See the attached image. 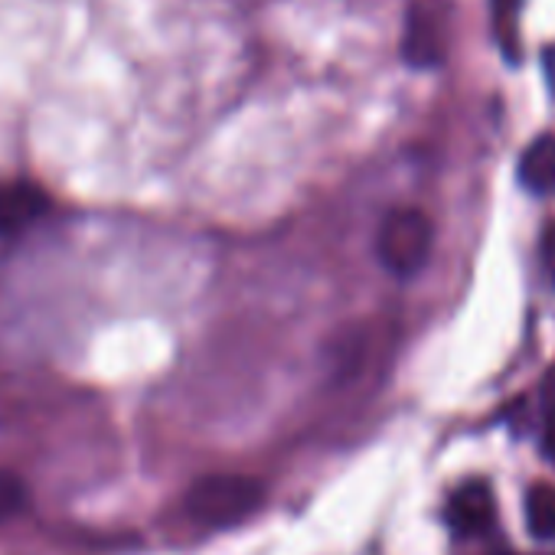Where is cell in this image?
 <instances>
[{"label":"cell","instance_id":"1","mask_svg":"<svg viewBox=\"0 0 555 555\" xmlns=\"http://www.w3.org/2000/svg\"><path fill=\"white\" fill-rule=\"evenodd\" d=\"M264 503V487L248 474H203L183 493L186 516L203 529H232L255 516Z\"/></svg>","mask_w":555,"mask_h":555},{"label":"cell","instance_id":"2","mask_svg":"<svg viewBox=\"0 0 555 555\" xmlns=\"http://www.w3.org/2000/svg\"><path fill=\"white\" fill-rule=\"evenodd\" d=\"M435 248V225L425 209L399 206L389 209L376 229V258L396 278H412L425 268Z\"/></svg>","mask_w":555,"mask_h":555},{"label":"cell","instance_id":"3","mask_svg":"<svg viewBox=\"0 0 555 555\" xmlns=\"http://www.w3.org/2000/svg\"><path fill=\"white\" fill-rule=\"evenodd\" d=\"M448 8H451V0H415V4L409 8L405 34H402V56L412 66L431 69L444 60Z\"/></svg>","mask_w":555,"mask_h":555},{"label":"cell","instance_id":"4","mask_svg":"<svg viewBox=\"0 0 555 555\" xmlns=\"http://www.w3.org/2000/svg\"><path fill=\"white\" fill-rule=\"evenodd\" d=\"M496 522V500L490 483L483 480H467L448 496V526L461 539H477L487 535Z\"/></svg>","mask_w":555,"mask_h":555},{"label":"cell","instance_id":"5","mask_svg":"<svg viewBox=\"0 0 555 555\" xmlns=\"http://www.w3.org/2000/svg\"><path fill=\"white\" fill-rule=\"evenodd\" d=\"M50 193L30 180H14L0 186V238H14L27 232L50 212Z\"/></svg>","mask_w":555,"mask_h":555},{"label":"cell","instance_id":"6","mask_svg":"<svg viewBox=\"0 0 555 555\" xmlns=\"http://www.w3.org/2000/svg\"><path fill=\"white\" fill-rule=\"evenodd\" d=\"M519 177L529 190L535 193H552V177H555V138H539L535 144L526 147L519 160Z\"/></svg>","mask_w":555,"mask_h":555},{"label":"cell","instance_id":"7","mask_svg":"<svg viewBox=\"0 0 555 555\" xmlns=\"http://www.w3.org/2000/svg\"><path fill=\"white\" fill-rule=\"evenodd\" d=\"M526 526L535 539H555V483H535L526 493Z\"/></svg>","mask_w":555,"mask_h":555},{"label":"cell","instance_id":"8","mask_svg":"<svg viewBox=\"0 0 555 555\" xmlns=\"http://www.w3.org/2000/svg\"><path fill=\"white\" fill-rule=\"evenodd\" d=\"M27 500H30L27 483L14 470L0 467V522H8L17 513H24L27 509Z\"/></svg>","mask_w":555,"mask_h":555},{"label":"cell","instance_id":"9","mask_svg":"<svg viewBox=\"0 0 555 555\" xmlns=\"http://www.w3.org/2000/svg\"><path fill=\"white\" fill-rule=\"evenodd\" d=\"M539 448H542V457L555 464V392H545L542 422H539Z\"/></svg>","mask_w":555,"mask_h":555},{"label":"cell","instance_id":"10","mask_svg":"<svg viewBox=\"0 0 555 555\" xmlns=\"http://www.w3.org/2000/svg\"><path fill=\"white\" fill-rule=\"evenodd\" d=\"M539 255H542V264H545V274L555 282V222H548L542 229V242H539Z\"/></svg>","mask_w":555,"mask_h":555},{"label":"cell","instance_id":"11","mask_svg":"<svg viewBox=\"0 0 555 555\" xmlns=\"http://www.w3.org/2000/svg\"><path fill=\"white\" fill-rule=\"evenodd\" d=\"M519 4H522V0H493V17H496V24H513Z\"/></svg>","mask_w":555,"mask_h":555},{"label":"cell","instance_id":"12","mask_svg":"<svg viewBox=\"0 0 555 555\" xmlns=\"http://www.w3.org/2000/svg\"><path fill=\"white\" fill-rule=\"evenodd\" d=\"M552 190H555V177H552Z\"/></svg>","mask_w":555,"mask_h":555}]
</instances>
